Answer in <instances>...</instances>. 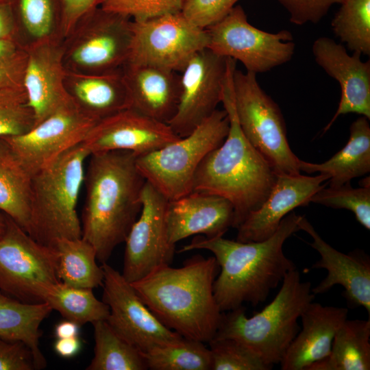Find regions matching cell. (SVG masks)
<instances>
[{
  "label": "cell",
  "mask_w": 370,
  "mask_h": 370,
  "mask_svg": "<svg viewBox=\"0 0 370 370\" xmlns=\"http://www.w3.org/2000/svg\"><path fill=\"white\" fill-rule=\"evenodd\" d=\"M301 215L290 212L280 222L275 233L258 242H241L222 236H195L179 252L206 249L214 254L220 273L213 284L215 300L223 312L250 303L264 302L285 275L296 269L286 256L283 245L299 230Z\"/></svg>",
  "instance_id": "1"
},
{
  "label": "cell",
  "mask_w": 370,
  "mask_h": 370,
  "mask_svg": "<svg viewBox=\"0 0 370 370\" xmlns=\"http://www.w3.org/2000/svg\"><path fill=\"white\" fill-rule=\"evenodd\" d=\"M52 310L47 302L25 303L0 291V336L25 343L34 355L37 369L47 365L39 347L40 326Z\"/></svg>",
  "instance_id": "27"
},
{
  "label": "cell",
  "mask_w": 370,
  "mask_h": 370,
  "mask_svg": "<svg viewBox=\"0 0 370 370\" xmlns=\"http://www.w3.org/2000/svg\"><path fill=\"white\" fill-rule=\"evenodd\" d=\"M218 267L214 256L198 254L181 267L161 265L131 284L165 326L184 338L208 343L223 314L213 292Z\"/></svg>",
  "instance_id": "4"
},
{
  "label": "cell",
  "mask_w": 370,
  "mask_h": 370,
  "mask_svg": "<svg viewBox=\"0 0 370 370\" xmlns=\"http://www.w3.org/2000/svg\"><path fill=\"white\" fill-rule=\"evenodd\" d=\"M43 302L79 326L106 320L110 312L108 305L95 297L92 289L73 286L60 281L48 290Z\"/></svg>",
  "instance_id": "32"
},
{
  "label": "cell",
  "mask_w": 370,
  "mask_h": 370,
  "mask_svg": "<svg viewBox=\"0 0 370 370\" xmlns=\"http://www.w3.org/2000/svg\"><path fill=\"white\" fill-rule=\"evenodd\" d=\"M54 247L58 252L57 275L60 282L75 287L90 288L103 285V268L97 263L93 246L82 237L62 238Z\"/></svg>",
  "instance_id": "30"
},
{
  "label": "cell",
  "mask_w": 370,
  "mask_h": 370,
  "mask_svg": "<svg viewBox=\"0 0 370 370\" xmlns=\"http://www.w3.org/2000/svg\"><path fill=\"white\" fill-rule=\"evenodd\" d=\"M65 86L77 106L97 121L131 106L122 69L103 73L66 69Z\"/></svg>",
  "instance_id": "25"
},
{
  "label": "cell",
  "mask_w": 370,
  "mask_h": 370,
  "mask_svg": "<svg viewBox=\"0 0 370 370\" xmlns=\"http://www.w3.org/2000/svg\"><path fill=\"white\" fill-rule=\"evenodd\" d=\"M180 138L167 123L128 108L98 121L82 143L90 155L127 151L140 156Z\"/></svg>",
  "instance_id": "18"
},
{
  "label": "cell",
  "mask_w": 370,
  "mask_h": 370,
  "mask_svg": "<svg viewBox=\"0 0 370 370\" xmlns=\"http://www.w3.org/2000/svg\"><path fill=\"white\" fill-rule=\"evenodd\" d=\"M101 0H60V29L66 38L79 21L90 12L99 7Z\"/></svg>",
  "instance_id": "43"
},
{
  "label": "cell",
  "mask_w": 370,
  "mask_h": 370,
  "mask_svg": "<svg viewBox=\"0 0 370 370\" xmlns=\"http://www.w3.org/2000/svg\"><path fill=\"white\" fill-rule=\"evenodd\" d=\"M312 54L317 64L341 87V99L331 121L323 129L329 130L338 116L356 113L370 119V62L358 53L349 54L345 47L328 37L314 42Z\"/></svg>",
  "instance_id": "19"
},
{
  "label": "cell",
  "mask_w": 370,
  "mask_h": 370,
  "mask_svg": "<svg viewBox=\"0 0 370 370\" xmlns=\"http://www.w3.org/2000/svg\"><path fill=\"white\" fill-rule=\"evenodd\" d=\"M79 325L76 323L64 320L58 323L55 328V334L58 338L78 336Z\"/></svg>",
  "instance_id": "47"
},
{
  "label": "cell",
  "mask_w": 370,
  "mask_h": 370,
  "mask_svg": "<svg viewBox=\"0 0 370 370\" xmlns=\"http://www.w3.org/2000/svg\"><path fill=\"white\" fill-rule=\"evenodd\" d=\"M212 370H269L260 356L241 342L229 338H213L208 342Z\"/></svg>",
  "instance_id": "38"
},
{
  "label": "cell",
  "mask_w": 370,
  "mask_h": 370,
  "mask_svg": "<svg viewBox=\"0 0 370 370\" xmlns=\"http://www.w3.org/2000/svg\"><path fill=\"white\" fill-rule=\"evenodd\" d=\"M331 26L348 49L370 55V0H342Z\"/></svg>",
  "instance_id": "34"
},
{
  "label": "cell",
  "mask_w": 370,
  "mask_h": 370,
  "mask_svg": "<svg viewBox=\"0 0 370 370\" xmlns=\"http://www.w3.org/2000/svg\"><path fill=\"white\" fill-rule=\"evenodd\" d=\"M228 131L226 112L217 109L188 136L136 156V166L145 180L169 201L177 199L192 192L198 166L208 153L223 143Z\"/></svg>",
  "instance_id": "7"
},
{
  "label": "cell",
  "mask_w": 370,
  "mask_h": 370,
  "mask_svg": "<svg viewBox=\"0 0 370 370\" xmlns=\"http://www.w3.org/2000/svg\"><path fill=\"white\" fill-rule=\"evenodd\" d=\"M84 184L86 199L82 215V238L95 248L97 259L107 262L125 238L142 208L146 182L127 151L90 155Z\"/></svg>",
  "instance_id": "2"
},
{
  "label": "cell",
  "mask_w": 370,
  "mask_h": 370,
  "mask_svg": "<svg viewBox=\"0 0 370 370\" xmlns=\"http://www.w3.org/2000/svg\"><path fill=\"white\" fill-rule=\"evenodd\" d=\"M25 47L27 58L23 85L36 125L73 99L65 86L64 44L59 38L53 34Z\"/></svg>",
  "instance_id": "17"
},
{
  "label": "cell",
  "mask_w": 370,
  "mask_h": 370,
  "mask_svg": "<svg viewBox=\"0 0 370 370\" xmlns=\"http://www.w3.org/2000/svg\"><path fill=\"white\" fill-rule=\"evenodd\" d=\"M234 219V207L227 199L193 191L168 202L166 221L169 240L175 245L194 235L222 236L232 227Z\"/></svg>",
  "instance_id": "22"
},
{
  "label": "cell",
  "mask_w": 370,
  "mask_h": 370,
  "mask_svg": "<svg viewBox=\"0 0 370 370\" xmlns=\"http://www.w3.org/2000/svg\"><path fill=\"white\" fill-rule=\"evenodd\" d=\"M370 319H346L337 330L329 355L307 370H369Z\"/></svg>",
  "instance_id": "28"
},
{
  "label": "cell",
  "mask_w": 370,
  "mask_h": 370,
  "mask_svg": "<svg viewBox=\"0 0 370 370\" xmlns=\"http://www.w3.org/2000/svg\"><path fill=\"white\" fill-rule=\"evenodd\" d=\"M22 47L16 37L0 40V62L11 57Z\"/></svg>",
  "instance_id": "48"
},
{
  "label": "cell",
  "mask_w": 370,
  "mask_h": 370,
  "mask_svg": "<svg viewBox=\"0 0 370 370\" xmlns=\"http://www.w3.org/2000/svg\"><path fill=\"white\" fill-rule=\"evenodd\" d=\"M287 10L291 23L297 25L317 23L334 4L342 0H278Z\"/></svg>",
  "instance_id": "41"
},
{
  "label": "cell",
  "mask_w": 370,
  "mask_h": 370,
  "mask_svg": "<svg viewBox=\"0 0 370 370\" xmlns=\"http://www.w3.org/2000/svg\"><path fill=\"white\" fill-rule=\"evenodd\" d=\"M185 0H101V9L144 21L182 12Z\"/></svg>",
  "instance_id": "39"
},
{
  "label": "cell",
  "mask_w": 370,
  "mask_h": 370,
  "mask_svg": "<svg viewBox=\"0 0 370 370\" xmlns=\"http://www.w3.org/2000/svg\"><path fill=\"white\" fill-rule=\"evenodd\" d=\"M327 175L278 174L266 200L251 212L236 228V241L258 242L271 236L281 221L293 209L305 206L312 196L328 183Z\"/></svg>",
  "instance_id": "20"
},
{
  "label": "cell",
  "mask_w": 370,
  "mask_h": 370,
  "mask_svg": "<svg viewBox=\"0 0 370 370\" xmlns=\"http://www.w3.org/2000/svg\"><path fill=\"white\" fill-rule=\"evenodd\" d=\"M236 62L227 60L221 103L229 119L223 143L208 153L198 166L192 192L221 196L232 204L237 228L245 217L259 208L270 193L278 173L250 144L240 127L234 101L233 73Z\"/></svg>",
  "instance_id": "3"
},
{
  "label": "cell",
  "mask_w": 370,
  "mask_h": 370,
  "mask_svg": "<svg viewBox=\"0 0 370 370\" xmlns=\"http://www.w3.org/2000/svg\"><path fill=\"white\" fill-rule=\"evenodd\" d=\"M310 202L350 210L360 225L370 230V186L357 188L350 183L335 188L325 186L312 196Z\"/></svg>",
  "instance_id": "37"
},
{
  "label": "cell",
  "mask_w": 370,
  "mask_h": 370,
  "mask_svg": "<svg viewBox=\"0 0 370 370\" xmlns=\"http://www.w3.org/2000/svg\"><path fill=\"white\" fill-rule=\"evenodd\" d=\"M206 30L207 48L221 56L240 61L247 71L256 74L286 63L295 52L290 32L270 33L256 28L249 23L240 5Z\"/></svg>",
  "instance_id": "11"
},
{
  "label": "cell",
  "mask_w": 370,
  "mask_h": 370,
  "mask_svg": "<svg viewBox=\"0 0 370 370\" xmlns=\"http://www.w3.org/2000/svg\"><path fill=\"white\" fill-rule=\"evenodd\" d=\"M130 18L96 8L65 38L67 70L103 73L121 70L127 63L132 40Z\"/></svg>",
  "instance_id": "10"
},
{
  "label": "cell",
  "mask_w": 370,
  "mask_h": 370,
  "mask_svg": "<svg viewBox=\"0 0 370 370\" xmlns=\"http://www.w3.org/2000/svg\"><path fill=\"white\" fill-rule=\"evenodd\" d=\"M345 307L323 306L313 301L302 312V328L286 349L281 362L282 370H307L326 358L334 336L347 319Z\"/></svg>",
  "instance_id": "23"
},
{
  "label": "cell",
  "mask_w": 370,
  "mask_h": 370,
  "mask_svg": "<svg viewBox=\"0 0 370 370\" xmlns=\"http://www.w3.org/2000/svg\"><path fill=\"white\" fill-rule=\"evenodd\" d=\"M10 1V0H0V3Z\"/></svg>",
  "instance_id": "50"
},
{
  "label": "cell",
  "mask_w": 370,
  "mask_h": 370,
  "mask_svg": "<svg viewBox=\"0 0 370 370\" xmlns=\"http://www.w3.org/2000/svg\"><path fill=\"white\" fill-rule=\"evenodd\" d=\"M90 153L81 143L32 176L29 221L26 232L53 247L62 238L82 237L77 204Z\"/></svg>",
  "instance_id": "5"
},
{
  "label": "cell",
  "mask_w": 370,
  "mask_h": 370,
  "mask_svg": "<svg viewBox=\"0 0 370 370\" xmlns=\"http://www.w3.org/2000/svg\"><path fill=\"white\" fill-rule=\"evenodd\" d=\"M7 215V214H6ZM58 252L39 243L7 215L0 236V291L25 303H40L60 282Z\"/></svg>",
  "instance_id": "9"
},
{
  "label": "cell",
  "mask_w": 370,
  "mask_h": 370,
  "mask_svg": "<svg viewBox=\"0 0 370 370\" xmlns=\"http://www.w3.org/2000/svg\"><path fill=\"white\" fill-rule=\"evenodd\" d=\"M17 23L36 40L49 37L60 24V0H10Z\"/></svg>",
  "instance_id": "35"
},
{
  "label": "cell",
  "mask_w": 370,
  "mask_h": 370,
  "mask_svg": "<svg viewBox=\"0 0 370 370\" xmlns=\"http://www.w3.org/2000/svg\"><path fill=\"white\" fill-rule=\"evenodd\" d=\"M238 0H185L182 14L206 29L224 17Z\"/></svg>",
  "instance_id": "40"
},
{
  "label": "cell",
  "mask_w": 370,
  "mask_h": 370,
  "mask_svg": "<svg viewBox=\"0 0 370 370\" xmlns=\"http://www.w3.org/2000/svg\"><path fill=\"white\" fill-rule=\"evenodd\" d=\"M94 356L87 370H145L143 354L119 336L106 320L92 323Z\"/></svg>",
  "instance_id": "31"
},
{
  "label": "cell",
  "mask_w": 370,
  "mask_h": 370,
  "mask_svg": "<svg viewBox=\"0 0 370 370\" xmlns=\"http://www.w3.org/2000/svg\"><path fill=\"white\" fill-rule=\"evenodd\" d=\"M17 26L10 2L0 3V40L15 37Z\"/></svg>",
  "instance_id": "45"
},
{
  "label": "cell",
  "mask_w": 370,
  "mask_h": 370,
  "mask_svg": "<svg viewBox=\"0 0 370 370\" xmlns=\"http://www.w3.org/2000/svg\"><path fill=\"white\" fill-rule=\"evenodd\" d=\"M37 369L32 349L23 342L0 336V370Z\"/></svg>",
  "instance_id": "42"
},
{
  "label": "cell",
  "mask_w": 370,
  "mask_h": 370,
  "mask_svg": "<svg viewBox=\"0 0 370 370\" xmlns=\"http://www.w3.org/2000/svg\"><path fill=\"white\" fill-rule=\"evenodd\" d=\"M27 58V51L23 46L11 57L0 62V88L23 84Z\"/></svg>",
  "instance_id": "44"
},
{
  "label": "cell",
  "mask_w": 370,
  "mask_h": 370,
  "mask_svg": "<svg viewBox=\"0 0 370 370\" xmlns=\"http://www.w3.org/2000/svg\"><path fill=\"white\" fill-rule=\"evenodd\" d=\"M32 175L0 138V210L25 232L30 214Z\"/></svg>",
  "instance_id": "29"
},
{
  "label": "cell",
  "mask_w": 370,
  "mask_h": 370,
  "mask_svg": "<svg viewBox=\"0 0 370 370\" xmlns=\"http://www.w3.org/2000/svg\"><path fill=\"white\" fill-rule=\"evenodd\" d=\"M132 40L127 64H147L180 72L198 51L208 47L203 29L182 12L132 22Z\"/></svg>",
  "instance_id": "12"
},
{
  "label": "cell",
  "mask_w": 370,
  "mask_h": 370,
  "mask_svg": "<svg viewBox=\"0 0 370 370\" xmlns=\"http://www.w3.org/2000/svg\"><path fill=\"white\" fill-rule=\"evenodd\" d=\"M140 212L125 241L122 275L136 282L155 268L171 264L175 245L168 237L166 212L169 200L145 182L141 195Z\"/></svg>",
  "instance_id": "15"
},
{
  "label": "cell",
  "mask_w": 370,
  "mask_h": 370,
  "mask_svg": "<svg viewBox=\"0 0 370 370\" xmlns=\"http://www.w3.org/2000/svg\"><path fill=\"white\" fill-rule=\"evenodd\" d=\"M7 215L0 210V236L4 232L6 227Z\"/></svg>",
  "instance_id": "49"
},
{
  "label": "cell",
  "mask_w": 370,
  "mask_h": 370,
  "mask_svg": "<svg viewBox=\"0 0 370 370\" xmlns=\"http://www.w3.org/2000/svg\"><path fill=\"white\" fill-rule=\"evenodd\" d=\"M34 125V114L23 85L0 88V137L23 134Z\"/></svg>",
  "instance_id": "36"
},
{
  "label": "cell",
  "mask_w": 370,
  "mask_h": 370,
  "mask_svg": "<svg viewBox=\"0 0 370 370\" xmlns=\"http://www.w3.org/2000/svg\"><path fill=\"white\" fill-rule=\"evenodd\" d=\"M98 121L73 101L21 135L2 138L30 175L81 143Z\"/></svg>",
  "instance_id": "13"
},
{
  "label": "cell",
  "mask_w": 370,
  "mask_h": 370,
  "mask_svg": "<svg viewBox=\"0 0 370 370\" xmlns=\"http://www.w3.org/2000/svg\"><path fill=\"white\" fill-rule=\"evenodd\" d=\"M227 58L208 48L197 52L180 71L177 109L168 125L180 137L190 134L221 101Z\"/></svg>",
  "instance_id": "16"
},
{
  "label": "cell",
  "mask_w": 370,
  "mask_h": 370,
  "mask_svg": "<svg viewBox=\"0 0 370 370\" xmlns=\"http://www.w3.org/2000/svg\"><path fill=\"white\" fill-rule=\"evenodd\" d=\"M81 345L78 336L58 338L54 344V349L59 356L63 358H71L79 352Z\"/></svg>",
  "instance_id": "46"
},
{
  "label": "cell",
  "mask_w": 370,
  "mask_h": 370,
  "mask_svg": "<svg viewBox=\"0 0 370 370\" xmlns=\"http://www.w3.org/2000/svg\"><path fill=\"white\" fill-rule=\"evenodd\" d=\"M274 299L251 317L241 306L222 314L213 338H233L248 346L267 365L280 363L299 330L297 320L314 299L311 284L302 282L297 269L284 277Z\"/></svg>",
  "instance_id": "6"
},
{
  "label": "cell",
  "mask_w": 370,
  "mask_h": 370,
  "mask_svg": "<svg viewBox=\"0 0 370 370\" xmlns=\"http://www.w3.org/2000/svg\"><path fill=\"white\" fill-rule=\"evenodd\" d=\"M204 343L182 337L143 354L147 369L212 370V357Z\"/></svg>",
  "instance_id": "33"
},
{
  "label": "cell",
  "mask_w": 370,
  "mask_h": 370,
  "mask_svg": "<svg viewBox=\"0 0 370 370\" xmlns=\"http://www.w3.org/2000/svg\"><path fill=\"white\" fill-rule=\"evenodd\" d=\"M233 92L238 121L250 144L278 174H300V159L288 144L280 109L260 87L256 74L236 69Z\"/></svg>",
  "instance_id": "8"
},
{
  "label": "cell",
  "mask_w": 370,
  "mask_h": 370,
  "mask_svg": "<svg viewBox=\"0 0 370 370\" xmlns=\"http://www.w3.org/2000/svg\"><path fill=\"white\" fill-rule=\"evenodd\" d=\"M101 267L102 301L110 309L106 321L119 336L142 354L183 337L157 319L121 273L107 262Z\"/></svg>",
  "instance_id": "14"
},
{
  "label": "cell",
  "mask_w": 370,
  "mask_h": 370,
  "mask_svg": "<svg viewBox=\"0 0 370 370\" xmlns=\"http://www.w3.org/2000/svg\"><path fill=\"white\" fill-rule=\"evenodd\" d=\"M122 73L130 97V108L168 123L178 103L177 72L152 65L126 64Z\"/></svg>",
  "instance_id": "24"
},
{
  "label": "cell",
  "mask_w": 370,
  "mask_h": 370,
  "mask_svg": "<svg viewBox=\"0 0 370 370\" xmlns=\"http://www.w3.org/2000/svg\"><path fill=\"white\" fill-rule=\"evenodd\" d=\"M299 230L307 232L312 239L308 243L320 254L321 258L311 269H324L326 277L311 292L322 294L335 285L344 288L343 296L354 307H363L370 314V258L365 252L354 250L342 253L327 243L310 223L301 216Z\"/></svg>",
  "instance_id": "21"
},
{
  "label": "cell",
  "mask_w": 370,
  "mask_h": 370,
  "mask_svg": "<svg viewBox=\"0 0 370 370\" xmlns=\"http://www.w3.org/2000/svg\"><path fill=\"white\" fill-rule=\"evenodd\" d=\"M361 116L350 125L347 144L332 157L322 163L300 160V171L319 173L329 177V186L335 188L350 183L355 177L370 171V125Z\"/></svg>",
  "instance_id": "26"
}]
</instances>
